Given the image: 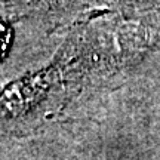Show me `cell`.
Masks as SVG:
<instances>
[{"mask_svg": "<svg viewBox=\"0 0 160 160\" xmlns=\"http://www.w3.org/2000/svg\"><path fill=\"white\" fill-rule=\"evenodd\" d=\"M9 40H11V33H9V28H8L5 24L0 21V59L5 57L6 51H8Z\"/></svg>", "mask_w": 160, "mask_h": 160, "instance_id": "obj_1", "label": "cell"}]
</instances>
